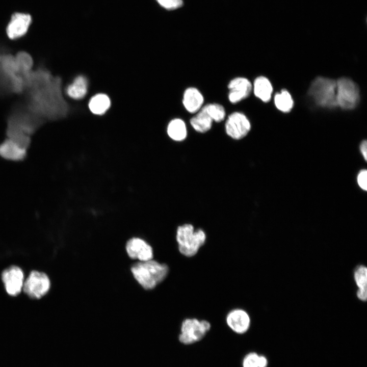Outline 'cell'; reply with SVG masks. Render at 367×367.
Segmentation results:
<instances>
[{
	"mask_svg": "<svg viewBox=\"0 0 367 367\" xmlns=\"http://www.w3.org/2000/svg\"><path fill=\"white\" fill-rule=\"evenodd\" d=\"M60 83L59 78L53 76L44 67L32 70L24 90L25 106L42 120L58 118L65 115L66 105L61 96Z\"/></svg>",
	"mask_w": 367,
	"mask_h": 367,
	"instance_id": "obj_1",
	"label": "cell"
},
{
	"mask_svg": "<svg viewBox=\"0 0 367 367\" xmlns=\"http://www.w3.org/2000/svg\"><path fill=\"white\" fill-rule=\"evenodd\" d=\"M42 121L25 106L16 107L8 119L7 134L8 139L27 149L30 142V135Z\"/></svg>",
	"mask_w": 367,
	"mask_h": 367,
	"instance_id": "obj_2",
	"label": "cell"
},
{
	"mask_svg": "<svg viewBox=\"0 0 367 367\" xmlns=\"http://www.w3.org/2000/svg\"><path fill=\"white\" fill-rule=\"evenodd\" d=\"M27 78L18 68L15 56L0 51V93H22Z\"/></svg>",
	"mask_w": 367,
	"mask_h": 367,
	"instance_id": "obj_3",
	"label": "cell"
},
{
	"mask_svg": "<svg viewBox=\"0 0 367 367\" xmlns=\"http://www.w3.org/2000/svg\"><path fill=\"white\" fill-rule=\"evenodd\" d=\"M168 267L152 259L134 264L132 272L139 283L146 290H151L167 276Z\"/></svg>",
	"mask_w": 367,
	"mask_h": 367,
	"instance_id": "obj_4",
	"label": "cell"
},
{
	"mask_svg": "<svg viewBox=\"0 0 367 367\" xmlns=\"http://www.w3.org/2000/svg\"><path fill=\"white\" fill-rule=\"evenodd\" d=\"M176 239L179 252L186 256L192 257L204 244L206 234L203 230L195 231L193 225L185 224L177 227Z\"/></svg>",
	"mask_w": 367,
	"mask_h": 367,
	"instance_id": "obj_5",
	"label": "cell"
},
{
	"mask_svg": "<svg viewBox=\"0 0 367 367\" xmlns=\"http://www.w3.org/2000/svg\"><path fill=\"white\" fill-rule=\"evenodd\" d=\"M308 94L318 106L332 108L337 106L336 81L327 77H317L311 83Z\"/></svg>",
	"mask_w": 367,
	"mask_h": 367,
	"instance_id": "obj_6",
	"label": "cell"
},
{
	"mask_svg": "<svg viewBox=\"0 0 367 367\" xmlns=\"http://www.w3.org/2000/svg\"><path fill=\"white\" fill-rule=\"evenodd\" d=\"M336 81L337 106L346 110L354 108L359 99L358 86L347 77H341Z\"/></svg>",
	"mask_w": 367,
	"mask_h": 367,
	"instance_id": "obj_7",
	"label": "cell"
},
{
	"mask_svg": "<svg viewBox=\"0 0 367 367\" xmlns=\"http://www.w3.org/2000/svg\"><path fill=\"white\" fill-rule=\"evenodd\" d=\"M211 328L210 323L205 320L186 319L182 323L179 340L188 345L201 340Z\"/></svg>",
	"mask_w": 367,
	"mask_h": 367,
	"instance_id": "obj_8",
	"label": "cell"
},
{
	"mask_svg": "<svg viewBox=\"0 0 367 367\" xmlns=\"http://www.w3.org/2000/svg\"><path fill=\"white\" fill-rule=\"evenodd\" d=\"M50 287V281L44 273L33 271L24 281L22 290L30 298L39 299L44 296Z\"/></svg>",
	"mask_w": 367,
	"mask_h": 367,
	"instance_id": "obj_9",
	"label": "cell"
},
{
	"mask_svg": "<svg viewBox=\"0 0 367 367\" xmlns=\"http://www.w3.org/2000/svg\"><path fill=\"white\" fill-rule=\"evenodd\" d=\"M251 129L250 123L247 117L241 112H233L228 117L225 123L227 135L234 140L244 138Z\"/></svg>",
	"mask_w": 367,
	"mask_h": 367,
	"instance_id": "obj_10",
	"label": "cell"
},
{
	"mask_svg": "<svg viewBox=\"0 0 367 367\" xmlns=\"http://www.w3.org/2000/svg\"><path fill=\"white\" fill-rule=\"evenodd\" d=\"M2 279L7 293L12 296H17L22 290L23 273L17 266H11L5 269L2 274Z\"/></svg>",
	"mask_w": 367,
	"mask_h": 367,
	"instance_id": "obj_11",
	"label": "cell"
},
{
	"mask_svg": "<svg viewBox=\"0 0 367 367\" xmlns=\"http://www.w3.org/2000/svg\"><path fill=\"white\" fill-rule=\"evenodd\" d=\"M32 23V17L29 14L15 13L6 28V33L10 39H16L24 36Z\"/></svg>",
	"mask_w": 367,
	"mask_h": 367,
	"instance_id": "obj_12",
	"label": "cell"
},
{
	"mask_svg": "<svg viewBox=\"0 0 367 367\" xmlns=\"http://www.w3.org/2000/svg\"><path fill=\"white\" fill-rule=\"evenodd\" d=\"M126 249L128 256L140 261L152 259L153 251L151 247L144 240L134 238L126 243Z\"/></svg>",
	"mask_w": 367,
	"mask_h": 367,
	"instance_id": "obj_13",
	"label": "cell"
},
{
	"mask_svg": "<svg viewBox=\"0 0 367 367\" xmlns=\"http://www.w3.org/2000/svg\"><path fill=\"white\" fill-rule=\"evenodd\" d=\"M228 98L232 103H237L247 98L250 94L252 86L246 78L238 77L232 80L228 85Z\"/></svg>",
	"mask_w": 367,
	"mask_h": 367,
	"instance_id": "obj_14",
	"label": "cell"
},
{
	"mask_svg": "<svg viewBox=\"0 0 367 367\" xmlns=\"http://www.w3.org/2000/svg\"><path fill=\"white\" fill-rule=\"evenodd\" d=\"M226 323L229 327L238 334H243L248 329L250 319L248 314L244 310L235 309L227 315Z\"/></svg>",
	"mask_w": 367,
	"mask_h": 367,
	"instance_id": "obj_15",
	"label": "cell"
},
{
	"mask_svg": "<svg viewBox=\"0 0 367 367\" xmlns=\"http://www.w3.org/2000/svg\"><path fill=\"white\" fill-rule=\"evenodd\" d=\"M203 101V97L197 89L190 87L185 90L182 103L189 112L191 113L197 112L201 108Z\"/></svg>",
	"mask_w": 367,
	"mask_h": 367,
	"instance_id": "obj_16",
	"label": "cell"
},
{
	"mask_svg": "<svg viewBox=\"0 0 367 367\" xmlns=\"http://www.w3.org/2000/svg\"><path fill=\"white\" fill-rule=\"evenodd\" d=\"M26 149L10 139L0 145V155L5 159L18 161L24 159Z\"/></svg>",
	"mask_w": 367,
	"mask_h": 367,
	"instance_id": "obj_17",
	"label": "cell"
},
{
	"mask_svg": "<svg viewBox=\"0 0 367 367\" xmlns=\"http://www.w3.org/2000/svg\"><path fill=\"white\" fill-rule=\"evenodd\" d=\"M197 112L190 119V124L196 132L204 133L211 128L213 120L204 106Z\"/></svg>",
	"mask_w": 367,
	"mask_h": 367,
	"instance_id": "obj_18",
	"label": "cell"
},
{
	"mask_svg": "<svg viewBox=\"0 0 367 367\" xmlns=\"http://www.w3.org/2000/svg\"><path fill=\"white\" fill-rule=\"evenodd\" d=\"M253 90L257 97L264 102H268L271 98L273 87L271 82L267 77L260 76L255 80Z\"/></svg>",
	"mask_w": 367,
	"mask_h": 367,
	"instance_id": "obj_19",
	"label": "cell"
},
{
	"mask_svg": "<svg viewBox=\"0 0 367 367\" xmlns=\"http://www.w3.org/2000/svg\"><path fill=\"white\" fill-rule=\"evenodd\" d=\"M88 83L83 76L76 77L73 82L66 88L67 95L74 99H81L85 96L87 92Z\"/></svg>",
	"mask_w": 367,
	"mask_h": 367,
	"instance_id": "obj_20",
	"label": "cell"
},
{
	"mask_svg": "<svg viewBox=\"0 0 367 367\" xmlns=\"http://www.w3.org/2000/svg\"><path fill=\"white\" fill-rule=\"evenodd\" d=\"M167 134L169 137L176 141H182L187 135V131L184 121L178 118L172 120L167 127Z\"/></svg>",
	"mask_w": 367,
	"mask_h": 367,
	"instance_id": "obj_21",
	"label": "cell"
},
{
	"mask_svg": "<svg viewBox=\"0 0 367 367\" xmlns=\"http://www.w3.org/2000/svg\"><path fill=\"white\" fill-rule=\"evenodd\" d=\"M110 98L104 94H98L91 98L89 102V108L91 112L96 115L104 114L110 108Z\"/></svg>",
	"mask_w": 367,
	"mask_h": 367,
	"instance_id": "obj_22",
	"label": "cell"
},
{
	"mask_svg": "<svg viewBox=\"0 0 367 367\" xmlns=\"http://www.w3.org/2000/svg\"><path fill=\"white\" fill-rule=\"evenodd\" d=\"M354 278L359 287L357 296L360 300L365 301L367 297V269L366 267L363 266H359L355 271Z\"/></svg>",
	"mask_w": 367,
	"mask_h": 367,
	"instance_id": "obj_23",
	"label": "cell"
},
{
	"mask_svg": "<svg viewBox=\"0 0 367 367\" xmlns=\"http://www.w3.org/2000/svg\"><path fill=\"white\" fill-rule=\"evenodd\" d=\"M274 103L279 110L286 113L293 107L294 101L290 93L286 90H282L275 95Z\"/></svg>",
	"mask_w": 367,
	"mask_h": 367,
	"instance_id": "obj_24",
	"label": "cell"
},
{
	"mask_svg": "<svg viewBox=\"0 0 367 367\" xmlns=\"http://www.w3.org/2000/svg\"><path fill=\"white\" fill-rule=\"evenodd\" d=\"M15 57L18 68L24 75L28 77L32 71L33 61L32 57L25 51H20Z\"/></svg>",
	"mask_w": 367,
	"mask_h": 367,
	"instance_id": "obj_25",
	"label": "cell"
},
{
	"mask_svg": "<svg viewBox=\"0 0 367 367\" xmlns=\"http://www.w3.org/2000/svg\"><path fill=\"white\" fill-rule=\"evenodd\" d=\"M213 121L217 122L222 121L225 117L224 107L218 103H209L204 106Z\"/></svg>",
	"mask_w": 367,
	"mask_h": 367,
	"instance_id": "obj_26",
	"label": "cell"
},
{
	"mask_svg": "<svg viewBox=\"0 0 367 367\" xmlns=\"http://www.w3.org/2000/svg\"><path fill=\"white\" fill-rule=\"evenodd\" d=\"M259 355L251 352L247 354L242 362L243 367H258Z\"/></svg>",
	"mask_w": 367,
	"mask_h": 367,
	"instance_id": "obj_27",
	"label": "cell"
},
{
	"mask_svg": "<svg viewBox=\"0 0 367 367\" xmlns=\"http://www.w3.org/2000/svg\"><path fill=\"white\" fill-rule=\"evenodd\" d=\"M163 8L168 10H174L183 5L182 0H156Z\"/></svg>",
	"mask_w": 367,
	"mask_h": 367,
	"instance_id": "obj_28",
	"label": "cell"
},
{
	"mask_svg": "<svg viewBox=\"0 0 367 367\" xmlns=\"http://www.w3.org/2000/svg\"><path fill=\"white\" fill-rule=\"evenodd\" d=\"M357 183L359 187L363 190H367V171L365 169L359 172L357 177Z\"/></svg>",
	"mask_w": 367,
	"mask_h": 367,
	"instance_id": "obj_29",
	"label": "cell"
},
{
	"mask_svg": "<svg viewBox=\"0 0 367 367\" xmlns=\"http://www.w3.org/2000/svg\"><path fill=\"white\" fill-rule=\"evenodd\" d=\"M367 142L366 140H363L360 144V151L364 158L365 161L367 159Z\"/></svg>",
	"mask_w": 367,
	"mask_h": 367,
	"instance_id": "obj_30",
	"label": "cell"
},
{
	"mask_svg": "<svg viewBox=\"0 0 367 367\" xmlns=\"http://www.w3.org/2000/svg\"><path fill=\"white\" fill-rule=\"evenodd\" d=\"M268 361L266 358L264 356H259L258 367H266Z\"/></svg>",
	"mask_w": 367,
	"mask_h": 367,
	"instance_id": "obj_31",
	"label": "cell"
}]
</instances>
